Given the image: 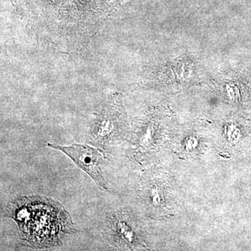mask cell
<instances>
[{
	"label": "cell",
	"mask_w": 251,
	"mask_h": 251,
	"mask_svg": "<svg viewBox=\"0 0 251 251\" xmlns=\"http://www.w3.org/2000/svg\"><path fill=\"white\" fill-rule=\"evenodd\" d=\"M122 107L120 97L108 98L103 109L97 114L91 125L88 142L103 149L109 146L121 134Z\"/></svg>",
	"instance_id": "obj_3"
},
{
	"label": "cell",
	"mask_w": 251,
	"mask_h": 251,
	"mask_svg": "<svg viewBox=\"0 0 251 251\" xmlns=\"http://www.w3.org/2000/svg\"><path fill=\"white\" fill-rule=\"evenodd\" d=\"M6 216L18 224L21 238L33 247L59 245L74 231L69 213L59 203L41 196L18 198L10 203Z\"/></svg>",
	"instance_id": "obj_2"
},
{
	"label": "cell",
	"mask_w": 251,
	"mask_h": 251,
	"mask_svg": "<svg viewBox=\"0 0 251 251\" xmlns=\"http://www.w3.org/2000/svg\"><path fill=\"white\" fill-rule=\"evenodd\" d=\"M48 146L65 153L79 168L90 175L99 188L108 191L100 168L104 162V155L101 150L89 145L77 144L70 146H60L49 143Z\"/></svg>",
	"instance_id": "obj_4"
},
{
	"label": "cell",
	"mask_w": 251,
	"mask_h": 251,
	"mask_svg": "<svg viewBox=\"0 0 251 251\" xmlns=\"http://www.w3.org/2000/svg\"><path fill=\"white\" fill-rule=\"evenodd\" d=\"M41 39L69 50H82L121 0H12Z\"/></svg>",
	"instance_id": "obj_1"
},
{
	"label": "cell",
	"mask_w": 251,
	"mask_h": 251,
	"mask_svg": "<svg viewBox=\"0 0 251 251\" xmlns=\"http://www.w3.org/2000/svg\"><path fill=\"white\" fill-rule=\"evenodd\" d=\"M106 234L109 242L119 247H132L136 242L135 233L120 212L109 216L107 221Z\"/></svg>",
	"instance_id": "obj_5"
}]
</instances>
